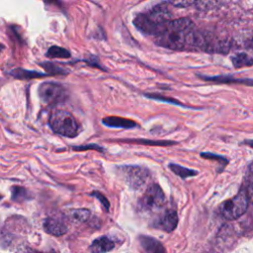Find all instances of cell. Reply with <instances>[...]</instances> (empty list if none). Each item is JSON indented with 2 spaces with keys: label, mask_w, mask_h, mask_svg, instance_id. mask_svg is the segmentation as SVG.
Wrapping results in <instances>:
<instances>
[{
  "label": "cell",
  "mask_w": 253,
  "mask_h": 253,
  "mask_svg": "<svg viewBox=\"0 0 253 253\" xmlns=\"http://www.w3.org/2000/svg\"><path fill=\"white\" fill-rule=\"evenodd\" d=\"M11 74L18 79H33V78L43 77V76L47 75L44 73H41V72H37V71H33V70H26L23 68L14 69L11 72Z\"/></svg>",
  "instance_id": "obj_15"
},
{
  "label": "cell",
  "mask_w": 253,
  "mask_h": 253,
  "mask_svg": "<svg viewBox=\"0 0 253 253\" xmlns=\"http://www.w3.org/2000/svg\"><path fill=\"white\" fill-rule=\"evenodd\" d=\"M124 142H129V143H137V144H145V145H171L176 142L173 141H164V140H151V139H123Z\"/></svg>",
  "instance_id": "obj_20"
},
{
  "label": "cell",
  "mask_w": 253,
  "mask_h": 253,
  "mask_svg": "<svg viewBox=\"0 0 253 253\" xmlns=\"http://www.w3.org/2000/svg\"><path fill=\"white\" fill-rule=\"evenodd\" d=\"M145 97L152 99V100H156V101H161V102H166L169 104H174V105H178V106H183V104H181L179 101L172 99V98H167V97H163L161 95H157V94H145Z\"/></svg>",
  "instance_id": "obj_22"
},
{
  "label": "cell",
  "mask_w": 253,
  "mask_h": 253,
  "mask_svg": "<svg viewBox=\"0 0 253 253\" xmlns=\"http://www.w3.org/2000/svg\"><path fill=\"white\" fill-rule=\"evenodd\" d=\"M102 123L110 127H122V128H132L137 126V124L129 119L116 117V116H109L105 117L102 120Z\"/></svg>",
  "instance_id": "obj_11"
},
{
  "label": "cell",
  "mask_w": 253,
  "mask_h": 253,
  "mask_svg": "<svg viewBox=\"0 0 253 253\" xmlns=\"http://www.w3.org/2000/svg\"><path fill=\"white\" fill-rule=\"evenodd\" d=\"M232 64L235 68H241L253 65V57L245 52H237L231 57Z\"/></svg>",
  "instance_id": "obj_14"
},
{
  "label": "cell",
  "mask_w": 253,
  "mask_h": 253,
  "mask_svg": "<svg viewBox=\"0 0 253 253\" xmlns=\"http://www.w3.org/2000/svg\"><path fill=\"white\" fill-rule=\"evenodd\" d=\"M243 143L253 148V139H246V140H244V141H243Z\"/></svg>",
  "instance_id": "obj_28"
},
{
  "label": "cell",
  "mask_w": 253,
  "mask_h": 253,
  "mask_svg": "<svg viewBox=\"0 0 253 253\" xmlns=\"http://www.w3.org/2000/svg\"><path fill=\"white\" fill-rule=\"evenodd\" d=\"M200 77L203 78L204 80L219 82V83H242L246 85H253V79H249V78H235L232 76H223V75H218V76L200 75Z\"/></svg>",
  "instance_id": "obj_13"
},
{
  "label": "cell",
  "mask_w": 253,
  "mask_h": 253,
  "mask_svg": "<svg viewBox=\"0 0 253 253\" xmlns=\"http://www.w3.org/2000/svg\"><path fill=\"white\" fill-rule=\"evenodd\" d=\"M115 241L108 236H101L93 240L89 249L91 253H106L115 248Z\"/></svg>",
  "instance_id": "obj_10"
},
{
  "label": "cell",
  "mask_w": 253,
  "mask_h": 253,
  "mask_svg": "<svg viewBox=\"0 0 253 253\" xmlns=\"http://www.w3.org/2000/svg\"><path fill=\"white\" fill-rule=\"evenodd\" d=\"M139 242L145 253H166L162 244L150 236H139Z\"/></svg>",
  "instance_id": "obj_12"
},
{
  "label": "cell",
  "mask_w": 253,
  "mask_h": 253,
  "mask_svg": "<svg viewBox=\"0 0 253 253\" xmlns=\"http://www.w3.org/2000/svg\"><path fill=\"white\" fill-rule=\"evenodd\" d=\"M46 71H48L49 74H64L66 73L65 70H63L61 67L55 65L54 63L51 62H43L41 64Z\"/></svg>",
  "instance_id": "obj_21"
},
{
  "label": "cell",
  "mask_w": 253,
  "mask_h": 253,
  "mask_svg": "<svg viewBox=\"0 0 253 253\" xmlns=\"http://www.w3.org/2000/svg\"><path fill=\"white\" fill-rule=\"evenodd\" d=\"M178 223V215L174 210L165 211L155 221V226L166 231H173Z\"/></svg>",
  "instance_id": "obj_8"
},
{
  "label": "cell",
  "mask_w": 253,
  "mask_h": 253,
  "mask_svg": "<svg viewBox=\"0 0 253 253\" xmlns=\"http://www.w3.org/2000/svg\"><path fill=\"white\" fill-rule=\"evenodd\" d=\"M165 3L158 4L151 9L139 13L133 19V25L145 35H159L171 21V13Z\"/></svg>",
  "instance_id": "obj_2"
},
{
  "label": "cell",
  "mask_w": 253,
  "mask_h": 253,
  "mask_svg": "<svg viewBox=\"0 0 253 253\" xmlns=\"http://www.w3.org/2000/svg\"><path fill=\"white\" fill-rule=\"evenodd\" d=\"M169 168L173 173H175L177 176H179L181 178H188V177L196 176L198 174V172L196 170H193V169H190V168L178 165V164L170 163Z\"/></svg>",
  "instance_id": "obj_16"
},
{
  "label": "cell",
  "mask_w": 253,
  "mask_h": 253,
  "mask_svg": "<svg viewBox=\"0 0 253 253\" xmlns=\"http://www.w3.org/2000/svg\"><path fill=\"white\" fill-rule=\"evenodd\" d=\"M74 150L76 151H83V150H87V149H95L97 151H103V148L100 146V145H97L95 143L93 144H88V145H80V146H73L72 147Z\"/></svg>",
  "instance_id": "obj_26"
},
{
  "label": "cell",
  "mask_w": 253,
  "mask_h": 253,
  "mask_svg": "<svg viewBox=\"0 0 253 253\" xmlns=\"http://www.w3.org/2000/svg\"><path fill=\"white\" fill-rule=\"evenodd\" d=\"M72 219L78 222H86L91 218V211L87 209H75L70 213Z\"/></svg>",
  "instance_id": "obj_19"
},
{
  "label": "cell",
  "mask_w": 253,
  "mask_h": 253,
  "mask_svg": "<svg viewBox=\"0 0 253 253\" xmlns=\"http://www.w3.org/2000/svg\"><path fill=\"white\" fill-rule=\"evenodd\" d=\"M15 253H34V252L28 247H20L19 249H17Z\"/></svg>",
  "instance_id": "obj_27"
},
{
  "label": "cell",
  "mask_w": 253,
  "mask_h": 253,
  "mask_svg": "<svg viewBox=\"0 0 253 253\" xmlns=\"http://www.w3.org/2000/svg\"><path fill=\"white\" fill-rule=\"evenodd\" d=\"M244 190L247 193V196L249 198V202H253V175L247 180V184L244 187Z\"/></svg>",
  "instance_id": "obj_25"
},
{
  "label": "cell",
  "mask_w": 253,
  "mask_h": 253,
  "mask_svg": "<svg viewBox=\"0 0 253 253\" xmlns=\"http://www.w3.org/2000/svg\"><path fill=\"white\" fill-rule=\"evenodd\" d=\"M39 97L42 103L45 105H56L66 99V89L59 83L43 82L38 89Z\"/></svg>",
  "instance_id": "obj_7"
},
{
  "label": "cell",
  "mask_w": 253,
  "mask_h": 253,
  "mask_svg": "<svg viewBox=\"0 0 253 253\" xmlns=\"http://www.w3.org/2000/svg\"><path fill=\"white\" fill-rule=\"evenodd\" d=\"M11 193H12V200L16 202H23L31 199L30 192L20 186H13L11 188Z\"/></svg>",
  "instance_id": "obj_18"
},
{
  "label": "cell",
  "mask_w": 253,
  "mask_h": 253,
  "mask_svg": "<svg viewBox=\"0 0 253 253\" xmlns=\"http://www.w3.org/2000/svg\"><path fill=\"white\" fill-rule=\"evenodd\" d=\"M195 35L194 23L189 18H180L171 20L154 42L165 48L182 50L194 47Z\"/></svg>",
  "instance_id": "obj_1"
},
{
  "label": "cell",
  "mask_w": 253,
  "mask_h": 253,
  "mask_svg": "<svg viewBox=\"0 0 253 253\" xmlns=\"http://www.w3.org/2000/svg\"><path fill=\"white\" fill-rule=\"evenodd\" d=\"M1 199H2V196H1V195H0V200H1Z\"/></svg>",
  "instance_id": "obj_32"
},
{
  "label": "cell",
  "mask_w": 253,
  "mask_h": 253,
  "mask_svg": "<svg viewBox=\"0 0 253 253\" xmlns=\"http://www.w3.org/2000/svg\"><path fill=\"white\" fill-rule=\"evenodd\" d=\"M165 203V195L158 184H151L147 187L141 198L137 202L138 209L143 211H153Z\"/></svg>",
  "instance_id": "obj_6"
},
{
  "label": "cell",
  "mask_w": 253,
  "mask_h": 253,
  "mask_svg": "<svg viewBox=\"0 0 253 253\" xmlns=\"http://www.w3.org/2000/svg\"><path fill=\"white\" fill-rule=\"evenodd\" d=\"M249 203L247 193L242 188L237 195L220 205V213L226 219H236L246 211Z\"/></svg>",
  "instance_id": "obj_4"
},
{
  "label": "cell",
  "mask_w": 253,
  "mask_h": 253,
  "mask_svg": "<svg viewBox=\"0 0 253 253\" xmlns=\"http://www.w3.org/2000/svg\"><path fill=\"white\" fill-rule=\"evenodd\" d=\"M91 195L94 196V197H96V198L100 201V203L102 204V206L105 208V210H106L107 211H109V209H110V202H109V200H108L103 194H101L100 192L95 191V192H92Z\"/></svg>",
  "instance_id": "obj_24"
},
{
  "label": "cell",
  "mask_w": 253,
  "mask_h": 253,
  "mask_svg": "<svg viewBox=\"0 0 253 253\" xmlns=\"http://www.w3.org/2000/svg\"><path fill=\"white\" fill-rule=\"evenodd\" d=\"M201 156L206 158V159H211V160H215L218 161L220 163H224L225 165L228 163V160L225 157H222L220 155H216L214 153H211V152H206V153H201Z\"/></svg>",
  "instance_id": "obj_23"
},
{
  "label": "cell",
  "mask_w": 253,
  "mask_h": 253,
  "mask_svg": "<svg viewBox=\"0 0 253 253\" xmlns=\"http://www.w3.org/2000/svg\"><path fill=\"white\" fill-rule=\"evenodd\" d=\"M48 123L52 131L62 136L74 137L80 131V126L74 116L64 110L53 111Z\"/></svg>",
  "instance_id": "obj_3"
},
{
  "label": "cell",
  "mask_w": 253,
  "mask_h": 253,
  "mask_svg": "<svg viewBox=\"0 0 253 253\" xmlns=\"http://www.w3.org/2000/svg\"><path fill=\"white\" fill-rule=\"evenodd\" d=\"M248 46H249V48H252V49H253V39L249 41V42H248Z\"/></svg>",
  "instance_id": "obj_29"
},
{
  "label": "cell",
  "mask_w": 253,
  "mask_h": 253,
  "mask_svg": "<svg viewBox=\"0 0 253 253\" xmlns=\"http://www.w3.org/2000/svg\"><path fill=\"white\" fill-rule=\"evenodd\" d=\"M35 253H54V252H35Z\"/></svg>",
  "instance_id": "obj_31"
},
{
  "label": "cell",
  "mask_w": 253,
  "mask_h": 253,
  "mask_svg": "<svg viewBox=\"0 0 253 253\" xmlns=\"http://www.w3.org/2000/svg\"><path fill=\"white\" fill-rule=\"evenodd\" d=\"M4 47H5V46H4V45H3V44L0 42V51H1V50H2Z\"/></svg>",
  "instance_id": "obj_30"
},
{
  "label": "cell",
  "mask_w": 253,
  "mask_h": 253,
  "mask_svg": "<svg viewBox=\"0 0 253 253\" xmlns=\"http://www.w3.org/2000/svg\"><path fill=\"white\" fill-rule=\"evenodd\" d=\"M45 55L49 58H67L70 56V52L64 47L52 45L47 49Z\"/></svg>",
  "instance_id": "obj_17"
},
{
  "label": "cell",
  "mask_w": 253,
  "mask_h": 253,
  "mask_svg": "<svg viewBox=\"0 0 253 253\" xmlns=\"http://www.w3.org/2000/svg\"><path fill=\"white\" fill-rule=\"evenodd\" d=\"M43 229L48 234L54 236H61L67 232L66 224L58 218L46 217L43 221Z\"/></svg>",
  "instance_id": "obj_9"
},
{
  "label": "cell",
  "mask_w": 253,
  "mask_h": 253,
  "mask_svg": "<svg viewBox=\"0 0 253 253\" xmlns=\"http://www.w3.org/2000/svg\"><path fill=\"white\" fill-rule=\"evenodd\" d=\"M124 182L132 190H137L145 185L150 177L147 168L136 165H126L118 168Z\"/></svg>",
  "instance_id": "obj_5"
}]
</instances>
